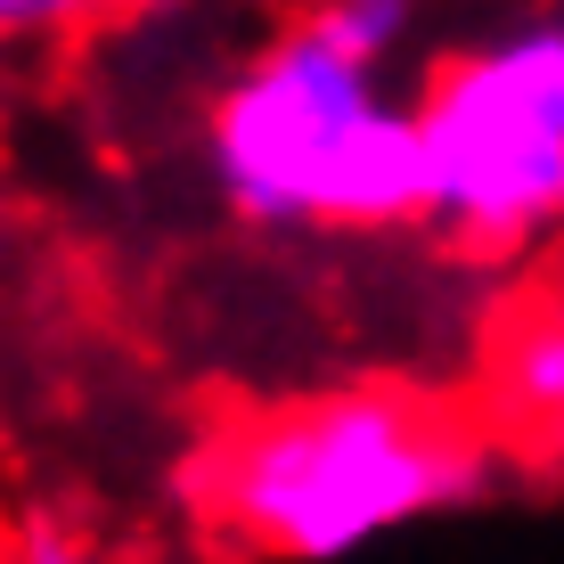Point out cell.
<instances>
[{"label":"cell","instance_id":"obj_1","mask_svg":"<svg viewBox=\"0 0 564 564\" xmlns=\"http://www.w3.org/2000/svg\"><path fill=\"white\" fill-rule=\"evenodd\" d=\"M508 451L482 417H458L410 384H344L229 425L197 458L213 532L279 564H336L384 532L482 508Z\"/></svg>","mask_w":564,"mask_h":564},{"label":"cell","instance_id":"obj_2","mask_svg":"<svg viewBox=\"0 0 564 564\" xmlns=\"http://www.w3.org/2000/svg\"><path fill=\"white\" fill-rule=\"evenodd\" d=\"M205 181L270 238L425 229V140L393 74L360 66L303 17L246 57L205 107Z\"/></svg>","mask_w":564,"mask_h":564},{"label":"cell","instance_id":"obj_3","mask_svg":"<svg viewBox=\"0 0 564 564\" xmlns=\"http://www.w3.org/2000/svg\"><path fill=\"white\" fill-rule=\"evenodd\" d=\"M425 229L458 254H516L564 229V9L466 33L417 83Z\"/></svg>","mask_w":564,"mask_h":564},{"label":"cell","instance_id":"obj_4","mask_svg":"<svg viewBox=\"0 0 564 564\" xmlns=\"http://www.w3.org/2000/svg\"><path fill=\"white\" fill-rule=\"evenodd\" d=\"M491 442L564 482V303H532L491 344Z\"/></svg>","mask_w":564,"mask_h":564},{"label":"cell","instance_id":"obj_5","mask_svg":"<svg viewBox=\"0 0 564 564\" xmlns=\"http://www.w3.org/2000/svg\"><path fill=\"white\" fill-rule=\"evenodd\" d=\"M303 25L327 33L336 50H352L360 66L393 74L401 57L417 50V33H425V0H311Z\"/></svg>","mask_w":564,"mask_h":564},{"label":"cell","instance_id":"obj_6","mask_svg":"<svg viewBox=\"0 0 564 564\" xmlns=\"http://www.w3.org/2000/svg\"><path fill=\"white\" fill-rule=\"evenodd\" d=\"M164 9V0H0V50L25 42H66V33H99V25H131V17Z\"/></svg>","mask_w":564,"mask_h":564},{"label":"cell","instance_id":"obj_7","mask_svg":"<svg viewBox=\"0 0 564 564\" xmlns=\"http://www.w3.org/2000/svg\"><path fill=\"white\" fill-rule=\"evenodd\" d=\"M17 564H107V549H99L74 516L33 508L25 523H17Z\"/></svg>","mask_w":564,"mask_h":564},{"label":"cell","instance_id":"obj_8","mask_svg":"<svg viewBox=\"0 0 564 564\" xmlns=\"http://www.w3.org/2000/svg\"><path fill=\"white\" fill-rule=\"evenodd\" d=\"M0 238H9V181H0Z\"/></svg>","mask_w":564,"mask_h":564}]
</instances>
